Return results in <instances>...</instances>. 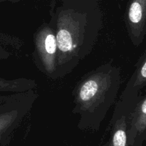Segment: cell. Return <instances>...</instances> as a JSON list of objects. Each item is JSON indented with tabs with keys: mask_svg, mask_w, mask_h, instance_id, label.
<instances>
[{
	"mask_svg": "<svg viewBox=\"0 0 146 146\" xmlns=\"http://www.w3.org/2000/svg\"><path fill=\"white\" fill-rule=\"evenodd\" d=\"M145 140H146V132H145V133L143 135V138H142V139H141V141H142V142H143V141H145Z\"/></svg>",
	"mask_w": 146,
	"mask_h": 146,
	"instance_id": "obj_12",
	"label": "cell"
},
{
	"mask_svg": "<svg viewBox=\"0 0 146 146\" xmlns=\"http://www.w3.org/2000/svg\"><path fill=\"white\" fill-rule=\"evenodd\" d=\"M21 1H22V0H21Z\"/></svg>",
	"mask_w": 146,
	"mask_h": 146,
	"instance_id": "obj_13",
	"label": "cell"
},
{
	"mask_svg": "<svg viewBox=\"0 0 146 146\" xmlns=\"http://www.w3.org/2000/svg\"><path fill=\"white\" fill-rule=\"evenodd\" d=\"M57 43L49 23L44 22L34 34L33 59L38 71L47 78L56 80Z\"/></svg>",
	"mask_w": 146,
	"mask_h": 146,
	"instance_id": "obj_4",
	"label": "cell"
},
{
	"mask_svg": "<svg viewBox=\"0 0 146 146\" xmlns=\"http://www.w3.org/2000/svg\"><path fill=\"white\" fill-rule=\"evenodd\" d=\"M146 87V49L138 60L135 68L120 96L114 111H131L140 92Z\"/></svg>",
	"mask_w": 146,
	"mask_h": 146,
	"instance_id": "obj_5",
	"label": "cell"
},
{
	"mask_svg": "<svg viewBox=\"0 0 146 146\" xmlns=\"http://www.w3.org/2000/svg\"><path fill=\"white\" fill-rule=\"evenodd\" d=\"M124 21L130 41L138 47L146 36V0H129Z\"/></svg>",
	"mask_w": 146,
	"mask_h": 146,
	"instance_id": "obj_6",
	"label": "cell"
},
{
	"mask_svg": "<svg viewBox=\"0 0 146 146\" xmlns=\"http://www.w3.org/2000/svg\"><path fill=\"white\" fill-rule=\"evenodd\" d=\"M50 25L57 43L56 79L69 74L88 56L104 24L98 0H61L51 11Z\"/></svg>",
	"mask_w": 146,
	"mask_h": 146,
	"instance_id": "obj_1",
	"label": "cell"
},
{
	"mask_svg": "<svg viewBox=\"0 0 146 146\" xmlns=\"http://www.w3.org/2000/svg\"><path fill=\"white\" fill-rule=\"evenodd\" d=\"M38 84L34 79L26 78H0V93L19 94L34 90Z\"/></svg>",
	"mask_w": 146,
	"mask_h": 146,
	"instance_id": "obj_8",
	"label": "cell"
},
{
	"mask_svg": "<svg viewBox=\"0 0 146 146\" xmlns=\"http://www.w3.org/2000/svg\"><path fill=\"white\" fill-rule=\"evenodd\" d=\"M128 145L141 139L146 132V89L144 95H139L135 106L128 116Z\"/></svg>",
	"mask_w": 146,
	"mask_h": 146,
	"instance_id": "obj_7",
	"label": "cell"
},
{
	"mask_svg": "<svg viewBox=\"0 0 146 146\" xmlns=\"http://www.w3.org/2000/svg\"><path fill=\"white\" fill-rule=\"evenodd\" d=\"M10 56H11V53L9 52L7 49H5L2 46L1 44H0V61L7 59Z\"/></svg>",
	"mask_w": 146,
	"mask_h": 146,
	"instance_id": "obj_9",
	"label": "cell"
},
{
	"mask_svg": "<svg viewBox=\"0 0 146 146\" xmlns=\"http://www.w3.org/2000/svg\"><path fill=\"white\" fill-rule=\"evenodd\" d=\"M38 98V94L31 90L16 94L11 100L0 104V145H5L9 142Z\"/></svg>",
	"mask_w": 146,
	"mask_h": 146,
	"instance_id": "obj_3",
	"label": "cell"
},
{
	"mask_svg": "<svg viewBox=\"0 0 146 146\" xmlns=\"http://www.w3.org/2000/svg\"><path fill=\"white\" fill-rule=\"evenodd\" d=\"M15 94H11L9 95H0V104H4V103L11 100V98H14Z\"/></svg>",
	"mask_w": 146,
	"mask_h": 146,
	"instance_id": "obj_10",
	"label": "cell"
},
{
	"mask_svg": "<svg viewBox=\"0 0 146 146\" xmlns=\"http://www.w3.org/2000/svg\"><path fill=\"white\" fill-rule=\"evenodd\" d=\"M121 84L119 67L106 63L87 73L73 90V113L79 115L78 128L98 131L115 104Z\"/></svg>",
	"mask_w": 146,
	"mask_h": 146,
	"instance_id": "obj_2",
	"label": "cell"
},
{
	"mask_svg": "<svg viewBox=\"0 0 146 146\" xmlns=\"http://www.w3.org/2000/svg\"><path fill=\"white\" fill-rule=\"evenodd\" d=\"M10 1L11 2H19L21 0H0V2H2V1Z\"/></svg>",
	"mask_w": 146,
	"mask_h": 146,
	"instance_id": "obj_11",
	"label": "cell"
}]
</instances>
